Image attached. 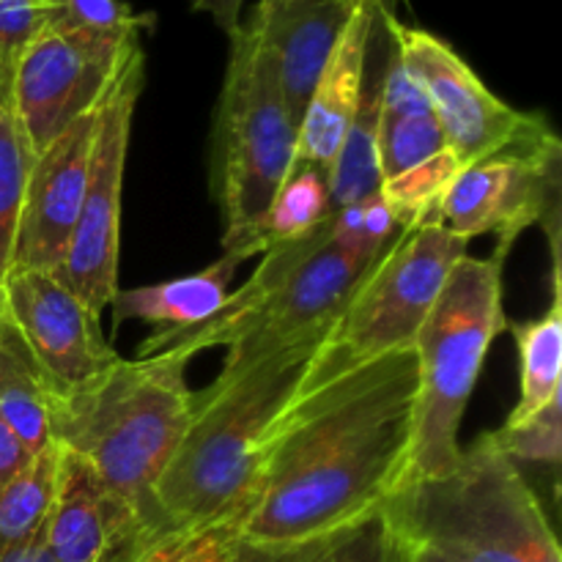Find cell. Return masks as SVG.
Masks as SVG:
<instances>
[{
  "mask_svg": "<svg viewBox=\"0 0 562 562\" xmlns=\"http://www.w3.org/2000/svg\"><path fill=\"white\" fill-rule=\"evenodd\" d=\"M467 247L470 241L445 225L401 231L355 285L318 346L313 368L335 373L390 351L412 349Z\"/></svg>",
  "mask_w": 562,
  "mask_h": 562,
  "instance_id": "obj_8",
  "label": "cell"
},
{
  "mask_svg": "<svg viewBox=\"0 0 562 562\" xmlns=\"http://www.w3.org/2000/svg\"><path fill=\"white\" fill-rule=\"evenodd\" d=\"M33 456L27 453L25 445L11 434V428L0 420V488L16 475V472L25 470V464Z\"/></svg>",
  "mask_w": 562,
  "mask_h": 562,
  "instance_id": "obj_32",
  "label": "cell"
},
{
  "mask_svg": "<svg viewBox=\"0 0 562 562\" xmlns=\"http://www.w3.org/2000/svg\"><path fill=\"white\" fill-rule=\"evenodd\" d=\"M0 420L11 428L31 456L53 445L47 395L16 340L0 351Z\"/></svg>",
  "mask_w": 562,
  "mask_h": 562,
  "instance_id": "obj_25",
  "label": "cell"
},
{
  "mask_svg": "<svg viewBox=\"0 0 562 562\" xmlns=\"http://www.w3.org/2000/svg\"><path fill=\"white\" fill-rule=\"evenodd\" d=\"M505 459L519 464L558 467L562 459V409L560 398L519 426H503L488 434Z\"/></svg>",
  "mask_w": 562,
  "mask_h": 562,
  "instance_id": "obj_28",
  "label": "cell"
},
{
  "mask_svg": "<svg viewBox=\"0 0 562 562\" xmlns=\"http://www.w3.org/2000/svg\"><path fill=\"white\" fill-rule=\"evenodd\" d=\"M338 532L300 543V547L258 549L239 543V562H335V538H338Z\"/></svg>",
  "mask_w": 562,
  "mask_h": 562,
  "instance_id": "obj_31",
  "label": "cell"
},
{
  "mask_svg": "<svg viewBox=\"0 0 562 562\" xmlns=\"http://www.w3.org/2000/svg\"><path fill=\"white\" fill-rule=\"evenodd\" d=\"M143 86H146V53L137 44L130 49L119 75L97 104L86 195L64 263L55 269V274L99 316L121 289V187H124L132 119Z\"/></svg>",
  "mask_w": 562,
  "mask_h": 562,
  "instance_id": "obj_9",
  "label": "cell"
},
{
  "mask_svg": "<svg viewBox=\"0 0 562 562\" xmlns=\"http://www.w3.org/2000/svg\"><path fill=\"white\" fill-rule=\"evenodd\" d=\"M58 25L53 0H0V108L11 110V88L25 49Z\"/></svg>",
  "mask_w": 562,
  "mask_h": 562,
  "instance_id": "obj_27",
  "label": "cell"
},
{
  "mask_svg": "<svg viewBox=\"0 0 562 562\" xmlns=\"http://www.w3.org/2000/svg\"><path fill=\"white\" fill-rule=\"evenodd\" d=\"M327 333L223 368L192 395L187 431L154 488V516L170 525H236L247 516L280 417L311 373Z\"/></svg>",
  "mask_w": 562,
  "mask_h": 562,
  "instance_id": "obj_2",
  "label": "cell"
},
{
  "mask_svg": "<svg viewBox=\"0 0 562 562\" xmlns=\"http://www.w3.org/2000/svg\"><path fill=\"white\" fill-rule=\"evenodd\" d=\"M247 258L250 256L241 250H223V256L203 267L201 272L140 285V289H119L115 300L110 302L113 322L121 324L124 318H140L157 329L198 327L225 305L231 280Z\"/></svg>",
  "mask_w": 562,
  "mask_h": 562,
  "instance_id": "obj_19",
  "label": "cell"
},
{
  "mask_svg": "<svg viewBox=\"0 0 562 562\" xmlns=\"http://www.w3.org/2000/svg\"><path fill=\"white\" fill-rule=\"evenodd\" d=\"M33 151L11 110L0 108V283L9 278Z\"/></svg>",
  "mask_w": 562,
  "mask_h": 562,
  "instance_id": "obj_26",
  "label": "cell"
},
{
  "mask_svg": "<svg viewBox=\"0 0 562 562\" xmlns=\"http://www.w3.org/2000/svg\"><path fill=\"white\" fill-rule=\"evenodd\" d=\"M236 525H170L154 519L108 562H220L236 549Z\"/></svg>",
  "mask_w": 562,
  "mask_h": 562,
  "instance_id": "obj_23",
  "label": "cell"
},
{
  "mask_svg": "<svg viewBox=\"0 0 562 562\" xmlns=\"http://www.w3.org/2000/svg\"><path fill=\"white\" fill-rule=\"evenodd\" d=\"M220 562H239V541H236V549H234V552H231L228 558L220 560Z\"/></svg>",
  "mask_w": 562,
  "mask_h": 562,
  "instance_id": "obj_37",
  "label": "cell"
},
{
  "mask_svg": "<svg viewBox=\"0 0 562 562\" xmlns=\"http://www.w3.org/2000/svg\"><path fill=\"white\" fill-rule=\"evenodd\" d=\"M0 562H55L49 554L47 541H44V530L38 536L27 538L22 543H11V547H0Z\"/></svg>",
  "mask_w": 562,
  "mask_h": 562,
  "instance_id": "obj_34",
  "label": "cell"
},
{
  "mask_svg": "<svg viewBox=\"0 0 562 562\" xmlns=\"http://www.w3.org/2000/svg\"><path fill=\"white\" fill-rule=\"evenodd\" d=\"M376 3L379 0H362L357 5L313 88L296 137V159L302 162L322 165L329 170L355 121L362 99V82H366L368 42H371Z\"/></svg>",
  "mask_w": 562,
  "mask_h": 562,
  "instance_id": "obj_17",
  "label": "cell"
},
{
  "mask_svg": "<svg viewBox=\"0 0 562 562\" xmlns=\"http://www.w3.org/2000/svg\"><path fill=\"white\" fill-rule=\"evenodd\" d=\"M560 137L549 132L530 146L467 165L445 201L442 225L467 241L497 234L505 252L521 231L541 225L560 250Z\"/></svg>",
  "mask_w": 562,
  "mask_h": 562,
  "instance_id": "obj_11",
  "label": "cell"
},
{
  "mask_svg": "<svg viewBox=\"0 0 562 562\" xmlns=\"http://www.w3.org/2000/svg\"><path fill=\"white\" fill-rule=\"evenodd\" d=\"M442 148H448L442 126H439L437 115H434V108L423 86L406 69L404 60H401L393 38L390 42L387 66H384L382 108H379L376 130V154L382 181L415 168V165L434 157Z\"/></svg>",
  "mask_w": 562,
  "mask_h": 562,
  "instance_id": "obj_18",
  "label": "cell"
},
{
  "mask_svg": "<svg viewBox=\"0 0 562 562\" xmlns=\"http://www.w3.org/2000/svg\"><path fill=\"white\" fill-rule=\"evenodd\" d=\"M384 514L404 541L442 562H562L541 499L488 434L442 475L404 483Z\"/></svg>",
  "mask_w": 562,
  "mask_h": 562,
  "instance_id": "obj_4",
  "label": "cell"
},
{
  "mask_svg": "<svg viewBox=\"0 0 562 562\" xmlns=\"http://www.w3.org/2000/svg\"><path fill=\"white\" fill-rule=\"evenodd\" d=\"M146 516L119 497L82 456L58 445V477L44 541L55 562H108L137 536Z\"/></svg>",
  "mask_w": 562,
  "mask_h": 562,
  "instance_id": "obj_15",
  "label": "cell"
},
{
  "mask_svg": "<svg viewBox=\"0 0 562 562\" xmlns=\"http://www.w3.org/2000/svg\"><path fill=\"white\" fill-rule=\"evenodd\" d=\"M415 395V349L335 373L311 366L269 439L239 543L300 547L384 508L406 481Z\"/></svg>",
  "mask_w": 562,
  "mask_h": 562,
  "instance_id": "obj_1",
  "label": "cell"
},
{
  "mask_svg": "<svg viewBox=\"0 0 562 562\" xmlns=\"http://www.w3.org/2000/svg\"><path fill=\"white\" fill-rule=\"evenodd\" d=\"M395 538H398V562H442L434 558L431 552H426V549L415 547V543L404 541V538L395 532Z\"/></svg>",
  "mask_w": 562,
  "mask_h": 562,
  "instance_id": "obj_35",
  "label": "cell"
},
{
  "mask_svg": "<svg viewBox=\"0 0 562 562\" xmlns=\"http://www.w3.org/2000/svg\"><path fill=\"white\" fill-rule=\"evenodd\" d=\"M11 333L47 398L71 393L119 360L91 311L55 272L22 269L0 283Z\"/></svg>",
  "mask_w": 562,
  "mask_h": 562,
  "instance_id": "obj_13",
  "label": "cell"
},
{
  "mask_svg": "<svg viewBox=\"0 0 562 562\" xmlns=\"http://www.w3.org/2000/svg\"><path fill=\"white\" fill-rule=\"evenodd\" d=\"M137 44L140 36L119 38L53 27L25 49L11 88V113L33 157L97 108Z\"/></svg>",
  "mask_w": 562,
  "mask_h": 562,
  "instance_id": "obj_12",
  "label": "cell"
},
{
  "mask_svg": "<svg viewBox=\"0 0 562 562\" xmlns=\"http://www.w3.org/2000/svg\"><path fill=\"white\" fill-rule=\"evenodd\" d=\"M247 0H190L192 11H201L214 20V25L223 33H234L241 25V9Z\"/></svg>",
  "mask_w": 562,
  "mask_h": 562,
  "instance_id": "obj_33",
  "label": "cell"
},
{
  "mask_svg": "<svg viewBox=\"0 0 562 562\" xmlns=\"http://www.w3.org/2000/svg\"><path fill=\"white\" fill-rule=\"evenodd\" d=\"M362 0H261L247 22L278 71L291 119L300 126L311 93Z\"/></svg>",
  "mask_w": 562,
  "mask_h": 562,
  "instance_id": "obj_16",
  "label": "cell"
},
{
  "mask_svg": "<svg viewBox=\"0 0 562 562\" xmlns=\"http://www.w3.org/2000/svg\"><path fill=\"white\" fill-rule=\"evenodd\" d=\"M58 5V31H88L102 36H140L151 31L154 14H137L124 0H53Z\"/></svg>",
  "mask_w": 562,
  "mask_h": 562,
  "instance_id": "obj_29",
  "label": "cell"
},
{
  "mask_svg": "<svg viewBox=\"0 0 562 562\" xmlns=\"http://www.w3.org/2000/svg\"><path fill=\"white\" fill-rule=\"evenodd\" d=\"M461 170H464V162L450 148H442L415 168L384 179L379 195L395 214L401 231L442 225L445 201H448Z\"/></svg>",
  "mask_w": 562,
  "mask_h": 562,
  "instance_id": "obj_22",
  "label": "cell"
},
{
  "mask_svg": "<svg viewBox=\"0 0 562 562\" xmlns=\"http://www.w3.org/2000/svg\"><path fill=\"white\" fill-rule=\"evenodd\" d=\"M387 25L401 60L431 102L450 151L475 165L505 148L530 146L552 132L538 113H521L499 99L445 38L404 25L387 9Z\"/></svg>",
  "mask_w": 562,
  "mask_h": 562,
  "instance_id": "obj_10",
  "label": "cell"
},
{
  "mask_svg": "<svg viewBox=\"0 0 562 562\" xmlns=\"http://www.w3.org/2000/svg\"><path fill=\"white\" fill-rule=\"evenodd\" d=\"M190 360L179 351L119 357L82 387L47 398L53 442L82 456L146 519H157L154 488L190 423Z\"/></svg>",
  "mask_w": 562,
  "mask_h": 562,
  "instance_id": "obj_3",
  "label": "cell"
},
{
  "mask_svg": "<svg viewBox=\"0 0 562 562\" xmlns=\"http://www.w3.org/2000/svg\"><path fill=\"white\" fill-rule=\"evenodd\" d=\"M97 108L66 126L42 154L33 157L16 228L11 272H55L64 263L75 234L88 181Z\"/></svg>",
  "mask_w": 562,
  "mask_h": 562,
  "instance_id": "obj_14",
  "label": "cell"
},
{
  "mask_svg": "<svg viewBox=\"0 0 562 562\" xmlns=\"http://www.w3.org/2000/svg\"><path fill=\"white\" fill-rule=\"evenodd\" d=\"M231 55L212 132V195L223 217V250L261 256L256 228L296 162L300 126L285 108L278 71L256 27L231 33Z\"/></svg>",
  "mask_w": 562,
  "mask_h": 562,
  "instance_id": "obj_7",
  "label": "cell"
},
{
  "mask_svg": "<svg viewBox=\"0 0 562 562\" xmlns=\"http://www.w3.org/2000/svg\"><path fill=\"white\" fill-rule=\"evenodd\" d=\"M333 214L329 201V170L322 165L296 159L294 168L269 201L256 228L258 252H267L280 241H296L322 228Z\"/></svg>",
  "mask_w": 562,
  "mask_h": 562,
  "instance_id": "obj_21",
  "label": "cell"
},
{
  "mask_svg": "<svg viewBox=\"0 0 562 562\" xmlns=\"http://www.w3.org/2000/svg\"><path fill=\"white\" fill-rule=\"evenodd\" d=\"M11 340H14V333H11L9 316H5L3 307V294H0V351H3L5 346H11Z\"/></svg>",
  "mask_w": 562,
  "mask_h": 562,
  "instance_id": "obj_36",
  "label": "cell"
},
{
  "mask_svg": "<svg viewBox=\"0 0 562 562\" xmlns=\"http://www.w3.org/2000/svg\"><path fill=\"white\" fill-rule=\"evenodd\" d=\"M55 477L58 445L53 442L0 488V547L22 543L44 530L55 497Z\"/></svg>",
  "mask_w": 562,
  "mask_h": 562,
  "instance_id": "obj_24",
  "label": "cell"
},
{
  "mask_svg": "<svg viewBox=\"0 0 562 562\" xmlns=\"http://www.w3.org/2000/svg\"><path fill=\"white\" fill-rule=\"evenodd\" d=\"M329 220L296 241H280L267 252L241 289L225 305L190 329H154L137 357L198 351L225 346L223 368H239L311 335L329 333L366 269L335 250L327 239Z\"/></svg>",
  "mask_w": 562,
  "mask_h": 562,
  "instance_id": "obj_5",
  "label": "cell"
},
{
  "mask_svg": "<svg viewBox=\"0 0 562 562\" xmlns=\"http://www.w3.org/2000/svg\"><path fill=\"white\" fill-rule=\"evenodd\" d=\"M335 562H398V538L384 508L362 516L338 532Z\"/></svg>",
  "mask_w": 562,
  "mask_h": 562,
  "instance_id": "obj_30",
  "label": "cell"
},
{
  "mask_svg": "<svg viewBox=\"0 0 562 562\" xmlns=\"http://www.w3.org/2000/svg\"><path fill=\"white\" fill-rule=\"evenodd\" d=\"M552 305L536 322L516 324L514 338L521 360L519 404L505 426H519L560 398L562 379V300H560V252H552Z\"/></svg>",
  "mask_w": 562,
  "mask_h": 562,
  "instance_id": "obj_20",
  "label": "cell"
},
{
  "mask_svg": "<svg viewBox=\"0 0 562 562\" xmlns=\"http://www.w3.org/2000/svg\"><path fill=\"white\" fill-rule=\"evenodd\" d=\"M464 256L450 272L437 305L415 338L417 395L406 481L448 472L461 453L459 428L494 338L508 327L503 307V261Z\"/></svg>",
  "mask_w": 562,
  "mask_h": 562,
  "instance_id": "obj_6",
  "label": "cell"
}]
</instances>
